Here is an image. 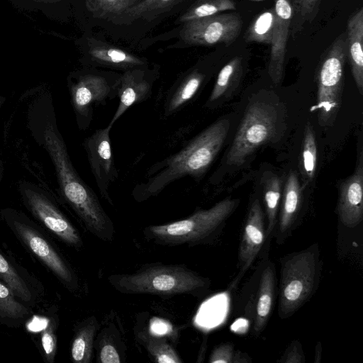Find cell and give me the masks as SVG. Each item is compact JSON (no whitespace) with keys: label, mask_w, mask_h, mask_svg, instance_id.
I'll list each match as a JSON object with an SVG mask.
<instances>
[{"label":"cell","mask_w":363,"mask_h":363,"mask_svg":"<svg viewBox=\"0 0 363 363\" xmlns=\"http://www.w3.org/2000/svg\"><path fill=\"white\" fill-rule=\"evenodd\" d=\"M154 81L153 75L143 67L124 71L120 78L118 106L108 126L112 128L130 106L147 100L152 94Z\"/></svg>","instance_id":"obj_16"},{"label":"cell","mask_w":363,"mask_h":363,"mask_svg":"<svg viewBox=\"0 0 363 363\" xmlns=\"http://www.w3.org/2000/svg\"><path fill=\"white\" fill-rule=\"evenodd\" d=\"M98 327L94 318H89L75 330L70 354L75 363H89L92 358L94 338Z\"/></svg>","instance_id":"obj_23"},{"label":"cell","mask_w":363,"mask_h":363,"mask_svg":"<svg viewBox=\"0 0 363 363\" xmlns=\"http://www.w3.org/2000/svg\"><path fill=\"white\" fill-rule=\"evenodd\" d=\"M1 217L23 247L38 259L68 290L78 288L77 277L69 262L57 248L48 231L24 213L4 209Z\"/></svg>","instance_id":"obj_6"},{"label":"cell","mask_w":363,"mask_h":363,"mask_svg":"<svg viewBox=\"0 0 363 363\" xmlns=\"http://www.w3.org/2000/svg\"><path fill=\"white\" fill-rule=\"evenodd\" d=\"M321 0H292L293 16L296 17V26L300 28L306 21H311L316 16Z\"/></svg>","instance_id":"obj_34"},{"label":"cell","mask_w":363,"mask_h":363,"mask_svg":"<svg viewBox=\"0 0 363 363\" xmlns=\"http://www.w3.org/2000/svg\"><path fill=\"white\" fill-rule=\"evenodd\" d=\"M239 201L225 198L208 209L194 211L186 218L162 225L146 227V238L167 246L197 245L216 236L225 221L235 210Z\"/></svg>","instance_id":"obj_5"},{"label":"cell","mask_w":363,"mask_h":363,"mask_svg":"<svg viewBox=\"0 0 363 363\" xmlns=\"http://www.w3.org/2000/svg\"><path fill=\"white\" fill-rule=\"evenodd\" d=\"M318 351L317 350V349L315 350V360H314V362L317 363L318 362H318H320V357H321V347L320 345L318 346Z\"/></svg>","instance_id":"obj_37"},{"label":"cell","mask_w":363,"mask_h":363,"mask_svg":"<svg viewBox=\"0 0 363 363\" xmlns=\"http://www.w3.org/2000/svg\"><path fill=\"white\" fill-rule=\"evenodd\" d=\"M278 315L291 317L316 291L322 271L318 245L286 255L280 259Z\"/></svg>","instance_id":"obj_4"},{"label":"cell","mask_w":363,"mask_h":363,"mask_svg":"<svg viewBox=\"0 0 363 363\" xmlns=\"http://www.w3.org/2000/svg\"><path fill=\"white\" fill-rule=\"evenodd\" d=\"M38 1H43V2H56V1H61V0H38Z\"/></svg>","instance_id":"obj_38"},{"label":"cell","mask_w":363,"mask_h":363,"mask_svg":"<svg viewBox=\"0 0 363 363\" xmlns=\"http://www.w3.org/2000/svg\"><path fill=\"white\" fill-rule=\"evenodd\" d=\"M141 0H86L87 9L99 17L120 16Z\"/></svg>","instance_id":"obj_29"},{"label":"cell","mask_w":363,"mask_h":363,"mask_svg":"<svg viewBox=\"0 0 363 363\" xmlns=\"http://www.w3.org/2000/svg\"><path fill=\"white\" fill-rule=\"evenodd\" d=\"M57 321L55 318L50 317L46 320L44 328L40 332V346L44 360L48 363H54L57 350Z\"/></svg>","instance_id":"obj_31"},{"label":"cell","mask_w":363,"mask_h":363,"mask_svg":"<svg viewBox=\"0 0 363 363\" xmlns=\"http://www.w3.org/2000/svg\"><path fill=\"white\" fill-rule=\"evenodd\" d=\"M145 348L155 362L158 363H182L174 349L164 339L154 336L145 337Z\"/></svg>","instance_id":"obj_30"},{"label":"cell","mask_w":363,"mask_h":363,"mask_svg":"<svg viewBox=\"0 0 363 363\" xmlns=\"http://www.w3.org/2000/svg\"><path fill=\"white\" fill-rule=\"evenodd\" d=\"M242 73V59L236 57L230 60L219 72L211 95L206 102L208 108L216 104L230 91V87L237 84Z\"/></svg>","instance_id":"obj_25"},{"label":"cell","mask_w":363,"mask_h":363,"mask_svg":"<svg viewBox=\"0 0 363 363\" xmlns=\"http://www.w3.org/2000/svg\"><path fill=\"white\" fill-rule=\"evenodd\" d=\"M89 54L93 62L98 65L125 70L145 67V62L141 58L121 49L108 45L91 46Z\"/></svg>","instance_id":"obj_21"},{"label":"cell","mask_w":363,"mask_h":363,"mask_svg":"<svg viewBox=\"0 0 363 363\" xmlns=\"http://www.w3.org/2000/svg\"><path fill=\"white\" fill-rule=\"evenodd\" d=\"M121 75L86 72L70 79L71 101L80 130L89 127L96 107L118 97Z\"/></svg>","instance_id":"obj_9"},{"label":"cell","mask_w":363,"mask_h":363,"mask_svg":"<svg viewBox=\"0 0 363 363\" xmlns=\"http://www.w3.org/2000/svg\"><path fill=\"white\" fill-rule=\"evenodd\" d=\"M229 128L228 119H219L192 138L179 151L154 163L145 174V181L133 188V199L138 202L146 201L184 177L190 176L199 180L220 150Z\"/></svg>","instance_id":"obj_1"},{"label":"cell","mask_w":363,"mask_h":363,"mask_svg":"<svg viewBox=\"0 0 363 363\" xmlns=\"http://www.w3.org/2000/svg\"><path fill=\"white\" fill-rule=\"evenodd\" d=\"M21 193L25 206L45 230L69 246H82L79 232L49 196L35 187H22Z\"/></svg>","instance_id":"obj_10"},{"label":"cell","mask_w":363,"mask_h":363,"mask_svg":"<svg viewBox=\"0 0 363 363\" xmlns=\"http://www.w3.org/2000/svg\"><path fill=\"white\" fill-rule=\"evenodd\" d=\"M347 60L346 34H340L322 55L317 69V104L318 121L330 125L341 104L344 67Z\"/></svg>","instance_id":"obj_7"},{"label":"cell","mask_w":363,"mask_h":363,"mask_svg":"<svg viewBox=\"0 0 363 363\" xmlns=\"http://www.w3.org/2000/svg\"><path fill=\"white\" fill-rule=\"evenodd\" d=\"M280 178L272 174L263 182V198L267 218L266 233L270 240L274 238L282 193Z\"/></svg>","instance_id":"obj_24"},{"label":"cell","mask_w":363,"mask_h":363,"mask_svg":"<svg viewBox=\"0 0 363 363\" xmlns=\"http://www.w3.org/2000/svg\"><path fill=\"white\" fill-rule=\"evenodd\" d=\"M302 190L296 172H291L281 193L273 238L278 245H282L298 225L303 204Z\"/></svg>","instance_id":"obj_17"},{"label":"cell","mask_w":363,"mask_h":363,"mask_svg":"<svg viewBox=\"0 0 363 363\" xmlns=\"http://www.w3.org/2000/svg\"><path fill=\"white\" fill-rule=\"evenodd\" d=\"M277 362L281 363H305L306 358L301 342L297 340L292 341Z\"/></svg>","instance_id":"obj_35"},{"label":"cell","mask_w":363,"mask_h":363,"mask_svg":"<svg viewBox=\"0 0 363 363\" xmlns=\"http://www.w3.org/2000/svg\"><path fill=\"white\" fill-rule=\"evenodd\" d=\"M44 140L54 164L65 201L89 232L99 239L111 241L114 234L113 222L96 193L73 167L65 141L54 123L47 125Z\"/></svg>","instance_id":"obj_2"},{"label":"cell","mask_w":363,"mask_h":363,"mask_svg":"<svg viewBox=\"0 0 363 363\" xmlns=\"http://www.w3.org/2000/svg\"><path fill=\"white\" fill-rule=\"evenodd\" d=\"M31 315L30 307L17 300L9 286L0 280V323L18 327Z\"/></svg>","instance_id":"obj_22"},{"label":"cell","mask_w":363,"mask_h":363,"mask_svg":"<svg viewBox=\"0 0 363 363\" xmlns=\"http://www.w3.org/2000/svg\"><path fill=\"white\" fill-rule=\"evenodd\" d=\"M275 19L274 6L259 13L247 28L244 38L248 43L271 45Z\"/></svg>","instance_id":"obj_26"},{"label":"cell","mask_w":363,"mask_h":363,"mask_svg":"<svg viewBox=\"0 0 363 363\" xmlns=\"http://www.w3.org/2000/svg\"><path fill=\"white\" fill-rule=\"evenodd\" d=\"M183 0H141L126 10L122 16L131 20H135L145 15L174 5Z\"/></svg>","instance_id":"obj_32"},{"label":"cell","mask_w":363,"mask_h":363,"mask_svg":"<svg viewBox=\"0 0 363 363\" xmlns=\"http://www.w3.org/2000/svg\"><path fill=\"white\" fill-rule=\"evenodd\" d=\"M235 350L234 345L226 342L216 347L210 354V363L249 362V357Z\"/></svg>","instance_id":"obj_33"},{"label":"cell","mask_w":363,"mask_h":363,"mask_svg":"<svg viewBox=\"0 0 363 363\" xmlns=\"http://www.w3.org/2000/svg\"><path fill=\"white\" fill-rule=\"evenodd\" d=\"M111 130L108 125L96 129L84 140V147L101 197L113 205L109 188L118 179V171L112 152Z\"/></svg>","instance_id":"obj_12"},{"label":"cell","mask_w":363,"mask_h":363,"mask_svg":"<svg viewBox=\"0 0 363 363\" xmlns=\"http://www.w3.org/2000/svg\"><path fill=\"white\" fill-rule=\"evenodd\" d=\"M0 280L6 284L13 295L29 307L34 306L40 288L28 272L0 249Z\"/></svg>","instance_id":"obj_18"},{"label":"cell","mask_w":363,"mask_h":363,"mask_svg":"<svg viewBox=\"0 0 363 363\" xmlns=\"http://www.w3.org/2000/svg\"><path fill=\"white\" fill-rule=\"evenodd\" d=\"M236 9L233 0H197L179 18V21H186L212 16L222 11H234Z\"/></svg>","instance_id":"obj_28"},{"label":"cell","mask_w":363,"mask_h":363,"mask_svg":"<svg viewBox=\"0 0 363 363\" xmlns=\"http://www.w3.org/2000/svg\"><path fill=\"white\" fill-rule=\"evenodd\" d=\"M275 19L271 45L268 74L275 84L281 81L286 43L291 28L292 0H274Z\"/></svg>","instance_id":"obj_15"},{"label":"cell","mask_w":363,"mask_h":363,"mask_svg":"<svg viewBox=\"0 0 363 363\" xmlns=\"http://www.w3.org/2000/svg\"><path fill=\"white\" fill-rule=\"evenodd\" d=\"M317 154L314 130L311 125L308 123L304 130L300 162L303 186L311 182L315 176L317 167Z\"/></svg>","instance_id":"obj_27"},{"label":"cell","mask_w":363,"mask_h":363,"mask_svg":"<svg viewBox=\"0 0 363 363\" xmlns=\"http://www.w3.org/2000/svg\"><path fill=\"white\" fill-rule=\"evenodd\" d=\"M109 284L125 294H151L162 298L188 294L201 297L211 281L184 264H147L130 274H112Z\"/></svg>","instance_id":"obj_3"},{"label":"cell","mask_w":363,"mask_h":363,"mask_svg":"<svg viewBox=\"0 0 363 363\" xmlns=\"http://www.w3.org/2000/svg\"><path fill=\"white\" fill-rule=\"evenodd\" d=\"M182 40L190 45L209 46L223 43L228 46L239 36L242 21L237 13L214 14L184 23Z\"/></svg>","instance_id":"obj_11"},{"label":"cell","mask_w":363,"mask_h":363,"mask_svg":"<svg viewBox=\"0 0 363 363\" xmlns=\"http://www.w3.org/2000/svg\"><path fill=\"white\" fill-rule=\"evenodd\" d=\"M347 59L356 86L363 92V8L354 11L347 22Z\"/></svg>","instance_id":"obj_19"},{"label":"cell","mask_w":363,"mask_h":363,"mask_svg":"<svg viewBox=\"0 0 363 363\" xmlns=\"http://www.w3.org/2000/svg\"><path fill=\"white\" fill-rule=\"evenodd\" d=\"M4 101H5V99L4 97L0 96V106L4 103Z\"/></svg>","instance_id":"obj_39"},{"label":"cell","mask_w":363,"mask_h":363,"mask_svg":"<svg viewBox=\"0 0 363 363\" xmlns=\"http://www.w3.org/2000/svg\"><path fill=\"white\" fill-rule=\"evenodd\" d=\"M278 113L271 104L257 101L248 106L227 155L228 164L240 166L277 133Z\"/></svg>","instance_id":"obj_8"},{"label":"cell","mask_w":363,"mask_h":363,"mask_svg":"<svg viewBox=\"0 0 363 363\" xmlns=\"http://www.w3.org/2000/svg\"><path fill=\"white\" fill-rule=\"evenodd\" d=\"M264 213L259 200L251 203L244 222L238 253V274L232 286L239 282L269 240L267 236Z\"/></svg>","instance_id":"obj_13"},{"label":"cell","mask_w":363,"mask_h":363,"mask_svg":"<svg viewBox=\"0 0 363 363\" xmlns=\"http://www.w3.org/2000/svg\"><path fill=\"white\" fill-rule=\"evenodd\" d=\"M275 287V267L274 263L269 260L261 274L256 299L253 326V333L255 335L261 333L267 325L273 310Z\"/></svg>","instance_id":"obj_20"},{"label":"cell","mask_w":363,"mask_h":363,"mask_svg":"<svg viewBox=\"0 0 363 363\" xmlns=\"http://www.w3.org/2000/svg\"><path fill=\"white\" fill-rule=\"evenodd\" d=\"M354 173L340 185L337 206L341 223L348 228L357 226L363 219V154L357 155Z\"/></svg>","instance_id":"obj_14"},{"label":"cell","mask_w":363,"mask_h":363,"mask_svg":"<svg viewBox=\"0 0 363 363\" xmlns=\"http://www.w3.org/2000/svg\"><path fill=\"white\" fill-rule=\"evenodd\" d=\"M249 1H264V0H249Z\"/></svg>","instance_id":"obj_40"},{"label":"cell","mask_w":363,"mask_h":363,"mask_svg":"<svg viewBox=\"0 0 363 363\" xmlns=\"http://www.w3.org/2000/svg\"><path fill=\"white\" fill-rule=\"evenodd\" d=\"M99 361L101 363H120V355L115 348L111 344H105L102 346L99 352Z\"/></svg>","instance_id":"obj_36"}]
</instances>
